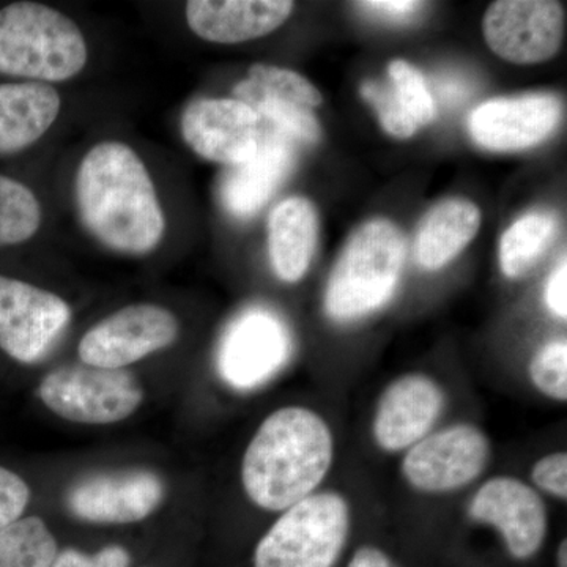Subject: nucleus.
Instances as JSON below:
<instances>
[{"label": "nucleus", "mask_w": 567, "mask_h": 567, "mask_svg": "<svg viewBox=\"0 0 567 567\" xmlns=\"http://www.w3.org/2000/svg\"><path fill=\"white\" fill-rule=\"evenodd\" d=\"M74 199L82 226L111 251L144 256L162 244V203L147 166L130 145H93L78 167Z\"/></svg>", "instance_id": "nucleus-1"}, {"label": "nucleus", "mask_w": 567, "mask_h": 567, "mask_svg": "<svg viewBox=\"0 0 567 567\" xmlns=\"http://www.w3.org/2000/svg\"><path fill=\"white\" fill-rule=\"evenodd\" d=\"M330 424L316 410L287 405L270 413L246 446L240 480L259 509L282 513L316 494L334 464Z\"/></svg>", "instance_id": "nucleus-2"}, {"label": "nucleus", "mask_w": 567, "mask_h": 567, "mask_svg": "<svg viewBox=\"0 0 567 567\" xmlns=\"http://www.w3.org/2000/svg\"><path fill=\"white\" fill-rule=\"evenodd\" d=\"M89 61V47L76 22L39 2L0 9V74L32 82L73 80Z\"/></svg>", "instance_id": "nucleus-3"}, {"label": "nucleus", "mask_w": 567, "mask_h": 567, "mask_svg": "<svg viewBox=\"0 0 567 567\" xmlns=\"http://www.w3.org/2000/svg\"><path fill=\"white\" fill-rule=\"evenodd\" d=\"M404 260V235L393 223H365L350 238L328 279L327 316L346 323L374 315L394 297Z\"/></svg>", "instance_id": "nucleus-4"}, {"label": "nucleus", "mask_w": 567, "mask_h": 567, "mask_svg": "<svg viewBox=\"0 0 567 567\" xmlns=\"http://www.w3.org/2000/svg\"><path fill=\"white\" fill-rule=\"evenodd\" d=\"M352 529V507L334 491L316 492L282 511L260 537L254 567H334Z\"/></svg>", "instance_id": "nucleus-5"}, {"label": "nucleus", "mask_w": 567, "mask_h": 567, "mask_svg": "<svg viewBox=\"0 0 567 567\" xmlns=\"http://www.w3.org/2000/svg\"><path fill=\"white\" fill-rule=\"evenodd\" d=\"M37 393L55 416L87 425L122 423L137 412L145 399L140 380L126 369L84 363L52 369Z\"/></svg>", "instance_id": "nucleus-6"}, {"label": "nucleus", "mask_w": 567, "mask_h": 567, "mask_svg": "<svg viewBox=\"0 0 567 567\" xmlns=\"http://www.w3.org/2000/svg\"><path fill=\"white\" fill-rule=\"evenodd\" d=\"M491 456V440L483 429L456 423L431 432L405 451L401 473L417 494H456L484 475Z\"/></svg>", "instance_id": "nucleus-7"}, {"label": "nucleus", "mask_w": 567, "mask_h": 567, "mask_svg": "<svg viewBox=\"0 0 567 567\" xmlns=\"http://www.w3.org/2000/svg\"><path fill=\"white\" fill-rule=\"evenodd\" d=\"M181 334L171 309L153 303L125 306L104 317L82 336L78 354L84 364L103 369L128 365L169 349Z\"/></svg>", "instance_id": "nucleus-8"}, {"label": "nucleus", "mask_w": 567, "mask_h": 567, "mask_svg": "<svg viewBox=\"0 0 567 567\" xmlns=\"http://www.w3.org/2000/svg\"><path fill=\"white\" fill-rule=\"evenodd\" d=\"M292 347V336L281 317L270 309L249 308L227 327L216 365L233 390L252 391L282 371Z\"/></svg>", "instance_id": "nucleus-9"}, {"label": "nucleus", "mask_w": 567, "mask_h": 567, "mask_svg": "<svg viewBox=\"0 0 567 567\" xmlns=\"http://www.w3.org/2000/svg\"><path fill=\"white\" fill-rule=\"evenodd\" d=\"M475 524L494 528L517 561L535 558L548 535V509L543 495L516 476L488 477L466 506Z\"/></svg>", "instance_id": "nucleus-10"}, {"label": "nucleus", "mask_w": 567, "mask_h": 567, "mask_svg": "<svg viewBox=\"0 0 567 567\" xmlns=\"http://www.w3.org/2000/svg\"><path fill=\"white\" fill-rule=\"evenodd\" d=\"M70 320V305L58 293L0 275V350L18 363L43 360Z\"/></svg>", "instance_id": "nucleus-11"}, {"label": "nucleus", "mask_w": 567, "mask_h": 567, "mask_svg": "<svg viewBox=\"0 0 567 567\" xmlns=\"http://www.w3.org/2000/svg\"><path fill=\"white\" fill-rule=\"evenodd\" d=\"M166 496L158 473L145 468L95 473L81 477L66 494L71 516L95 525H132L147 520Z\"/></svg>", "instance_id": "nucleus-12"}, {"label": "nucleus", "mask_w": 567, "mask_h": 567, "mask_svg": "<svg viewBox=\"0 0 567 567\" xmlns=\"http://www.w3.org/2000/svg\"><path fill=\"white\" fill-rule=\"evenodd\" d=\"M483 25L484 39L499 59L535 65L561 48L566 13L551 0H498L488 7Z\"/></svg>", "instance_id": "nucleus-13"}, {"label": "nucleus", "mask_w": 567, "mask_h": 567, "mask_svg": "<svg viewBox=\"0 0 567 567\" xmlns=\"http://www.w3.org/2000/svg\"><path fill=\"white\" fill-rule=\"evenodd\" d=\"M446 391L425 374L398 377L380 394L372 440L386 454L405 453L434 432L446 409Z\"/></svg>", "instance_id": "nucleus-14"}, {"label": "nucleus", "mask_w": 567, "mask_h": 567, "mask_svg": "<svg viewBox=\"0 0 567 567\" xmlns=\"http://www.w3.org/2000/svg\"><path fill=\"white\" fill-rule=\"evenodd\" d=\"M181 130L196 155L229 167L248 162L262 136L259 115L235 99L194 100L183 111Z\"/></svg>", "instance_id": "nucleus-15"}, {"label": "nucleus", "mask_w": 567, "mask_h": 567, "mask_svg": "<svg viewBox=\"0 0 567 567\" xmlns=\"http://www.w3.org/2000/svg\"><path fill=\"white\" fill-rule=\"evenodd\" d=\"M561 115V102L548 93L488 100L470 114L468 132L486 151H525L546 141Z\"/></svg>", "instance_id": "nucleus-16"}, {"label": "nucleus", "mask_w": 567, "mask_h": 567, "mask_svg": "<svg viewBox=\"0 0 567 567\" xmlns=\"http://www.w3.org/2000/svg\"><path fill=\"white\" fill-rule=\"evenodd\" d=\"M297 142L271 128L262 132L259 148L248 162L230 166L219 194L227 212L248 218L262 210L297 162Z\"/></svg>", "instance_id": "nucleus-17"}, {"label": "nucleus", "mask_w": 567, "mask_h": 567, "mask_svg": "<svg viewBox=\"0 0 567 567\" xmlns=\"http://www.w3.org/2000/svg\"><path fill=\"white\" fill-rule=\"evenodd\" d=\"M293 7L289 0H192L185 13L199 39L237 44L275 32L289 20Z\"/></svg>", "instance_id": "nucleus-18"}, {"label": "nucleus", "mask_w": 567, "mask_h": 567, "mask_svg": "<svg viewBox=\"0 0 567 567\" xmlns=\"http://www.w3.org/2000/svg\"><path fill=\"white\" fill-rule=\"evenodd\" d=\"M61 110V95L51 84H0V155H14L31 147L54 125Z\"/></svg>", "instance_id": "nucleus-19"}, {"label": "nucleus", "mask_w": 567, "mask_h": 567, "mask_svg": "<svg viewBox=\"0 0 567 567\" xmlns=\"http://www.w3.org/2000/svg\"><path fill=\"white\" fill-rule=\"evenodd\" d=\"M319 216L305 197H289L274 208L268 218V254L275 275L282 282L301 281L311 267Z\"/></svg>", "instance_id": "nucleus-20"}, {"label": "nucleus", "mask_w": 567, "mask_h": 567, "mask_svg": "<svg viewBox=\"0 0 567 567\" xmlns=\"http://www.w3.org/2000/svg\"><path fill=\"white\" fill-rule=\"evenodd\" d=\"M481 227V212L468 200L450 199L425 215L416 238V259L425 270H440L464 251Z\"/></svg>", "instance_id": "nucleus-21"}, {"label": "nucleus", "mask_w": 567, "mask_h": 567, "mask_svg": "<svg viewBox=\"0 0 567 567\" xmlns=\"http://www.w3.org/2000/svg\"><path fill=\"white\" fill-rule=\"evenodd\" d=\"M557 221L548 213L535 212L517 219L499 241V267L507 278L528 274L550 245Z\"/></svg>", "instance_id": "nucleus-22"}, {"label": "nucleus", "mask_w": 567, "mask_h": 567, "mask_svg": "<svg viewBox=\"0 0 567 567\" xmlns=\"http://www.w3.org/2000/svg\"><path fill=\"white\" fill-rule=\"evenodd\" d=\"M235 100H240L251 106L260 121L270 123L271 128L286 134L295 142H305V144H317L320 141L319 122L316 115L308 107L298 106L278 96L270 95L259 91L248 80L241 81L235 87Z\"/></svg>", "instance_id": "nucleus-23"}, {"label": "nucleus", "mask_w": 567, "mask_h": 567, "mask_svg": "<svg viewBox=\"0 0 567 567\" xmlns=\"http://www.w3.org/2000/svg\"><path fill=\"white\" fill-rule=\"evenodd\" d=\"M58 540L41 517H21L0 529V567H51Z\"/></svg>", "instance_id": "nucleus-24"}, {"label": "nucleus", "mask_w": 567, "mask_h": 567, "mask_svg": "<svg viewBox=\"0 0 567 567\" xmlns=\"http://www.w3.org/2000/svg\"><path fill=\"white\" fill-rule=\"evenodd\" d=\"M43 212L31 188L0 175V246L24 244L39 233Z\"/></svg>", "instance_id": "nucleus-25"}, {"label": "nucleus", "mask_w": 567, "mask_h": 567, "mask_svg": "<svg viewBox=\"0 0 567 567\" xmlns=\"http://www.w3.org/2000/svg\"><path fill=\"white\" fill-rule=\"evenodd\" d=\"M390 87L395 102L409 115L417 128L434 122L435 100L429 91L427 82L415 66L405 61H394L388 66Z\"/></svg>", "instance_id": "nucleus-26"}, {"label": "nucleus", "mask_w": 567, "mask_h": 567, "mask_svg": "<svg viewBox=\"0 0 567 567\" xmlns=\"http://www.w3.org/2000/svg\"><path fill=\"white\" fill-rule=\"evenodd\" d=\"M248 81L259 91L270 93L278 99L286 100L298 106L312 107L322 104V93L317 91L306 78L297 71L281 69V66L256 63L249 69Z\"/></svg>", "instance_id": "nucleus-27"}, {"label": "nucleus", "mask_w": 567, "mask_h": 567, "mask_svg": "<svg viewBox=\"0 0 567 567\" xmlns=\"http://www.w3.org/2000/svg\"><path fill=\"white\" fill-rule=\"evenodd\" d=\"M529 379L551 401H567V344L565 339L547 342L529 363Z\"/></svg>", "instance_id": "nucleus-28"}, {"label": "nucleus", "mask_w": 567, "mask_h": 567, "mask_svg": "<svg viewBox=\"0 0 567 567\" xmlns=\"http://www.w3.org/2000/svg\"><path fill=\"white\" fill-rule=\"evenodd\" d=\"M361 95H363L365 102L375 107L383 130L391 136L406 140V137L413 136L417 132L415 123L410 121L409 115L395 102L390 84L365 81L361 85Z\"/></svg>", "instance_id": "nucleus-29"}, {"label": "nucleus", "mask_w": 567, "mask_h": 567, "mask_svg": "<svg viewBox=\"0 0 567 567\" xmlns=\"http://www.w3.org/2000/svg\"><path fill=\"white\" fill-rule=\"evenodd\" d=\"M533 487L537 492L554 496V498L566 502L567 498V453L557 451V453L546 454L537 458L532 466Z\"/></svg>", "instance_id": "nucleus-30"}, {"label": "nucleus", "mask_w": 567, "mask_h": 567, "mask_svg": "<svg viewBox=\"0 0 567 567\" xmlns=\"http://www.w3.org/2000/svg\"><path fill=\"white\" fill-rule=\"evenodd\" d=\"M31 487L6 466H0V529L20 520L31 503Z\"/></svg>", "instance_id": "nucleus-31"}, {"label": "nucleus", "mask_w": 567, "mask_h": 567, "mask_svg": "<svg viewBox=\"0 0 567 567\" xmlns=\"http://www.w3.org/2000/svg\"><path fill=\"white\" fill-rule=\"evenodd\" d=\"M132 555L125 547L112 544L87 555L76 548L59 551L51 567H130Z\"/></svg>", "instance_id": "nucleus-32"}, {"label": "nucleus", "mask_w": 567, "mask_h": 567, "mask_svg": "<svg viewBox=\"0 0 567 567\" xmlns=\"http://www.w3.org/2000/svg\"><path fill=\"white\" fill-rule=\"evenodd\" d=\"M567 262L555 268L554 274L548 276L546 287H544V301L548 311L557 316L558 319L566 320L567 317Z\"/></svg>", "instance_id": "nucleus-33"}, {"label": "nucleus", "mask_w": 567, "mask_h": 567, "mask_svg": "<svg viewBox=\"0 0 567 567\" xmlns=\"http://www.w3.org/2000/svg\"><path fill=\"white\" fill-rule=\"evenodd\" d=\"M360 7L379 13L380 17H391L395 21H406L415 11L421 9V2H409V0H385V2H361Z\"/></svg>", "instance_id": "nucleus-34"}, {"label": "nucleus", "mask_w": 567, "mask_h": 567, "mask_svg": "<svg viewBox=\"0 0 567 567\" xmlns=\"http://www.w3.org/2000/svg\"><path fill=\"white\" fill-rule=\"evenodd\" d=\"M347 567H402L385 550L375 546L357 548Z\"/></svg>", "instance_id": "nucleus-35"}, {"label": "nucleus", "mask_w": 567, "mask_h": 567, "mask_svg": "<svg viewBox=\"0 0 567 567\" xmlns=\"http://www.w3.org/2000/svg\"><path fill=\"white\" fill-rule=\"evenodd\" d=\"M557 566L558 567H567V540H563L559 544L557 551Z\"/></svg>", "instance_id": "nucleus-36"}]
</instances>
